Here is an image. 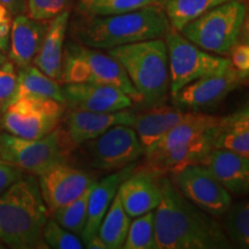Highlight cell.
<instances>
[{
    "mask_svg": "<svg viewBox=\"0 0 249 249\" xmlns=\"http://www.w3.org/2000/svg\"><path fill=\"white\" fill-rule=\"evenodd\" d=\"M161 197L154 213L157 249L233 248L223 227L193 204L167 176L158 177Z\"/></svg>",
    "mask_w": 249,
    "mask_h": 249,
    "instance_id": "6da1fadb",
    "label": "cell"
},
{
    "mask_svg": "<svg viewBox=\"0 0 249 249\" xmlns=\"http://www.w3.org/2000/svg\"><path fill=\"white\" fill-rule=\"evenodd\" d=\"M171 29L163 6L152 5L128 13L83 17L73 26L77 43L107 50L142 40L163 38Z\"/></svg>",
    "mask_w": 249,
    "mask_h": 249,
    "instance_id": "7a4b0ae2",
    "label": "cell"
},
{
    "mask_svg": "<svg viewBox=\"0 0 249 249\" xmlns=\"http://www.w3.org/2000/svg\"><path fill=\"white\" fill-rule=\"evenodd\" d=\"M49 210L35 177L23 176L0 195V240L17 249L45 248Z\"/></svg>",
    "mask_w": 249,
    "mask_h": 249,
    "instance_id": "3957f363",
    "label": "cell"
},
{
    "mask_svg": "<svg viewBox=\"0 0 249 249\" xmlns=\"http://www.w3.org/2000/svg\"><path fill=\"white\" fill-rule=\"evenodd\" d=\"M121 64L148 107L160 105L170 89L169 57L165 40H142L107 50Z\"/></svg>",
    "mask_w": 249,
    "mask_h": 249,
    "instance_id": "277c9868",
    "label": "cell"
},
{
    "mask_svg": "<svg viewBox=\"0 0 249 249\" xmlns=\"http://www.w3.org/2000/svg\"><path fill=\"white\" fill-rule=\"evenodd\" d=\"M62 83H92L117 87L133 102L142 103V97L134 88L121 64L110 54L75 42L64 46L61 74Z\"/></svg>",
    "mask_w": 249,
    "mask_h": 249,
    "instance_id": "5b68a950",
    "label": "cell"
},
{
    "mask_svg": "<svg viewBox=\"0 0 249 249\" xmlns=\"http://www.w3.org/2000/svg\"><path fill=\"white\" fill-rule=\"evenodd\" d=\"M75 148L66 129L60 127L35 140L0 134V158L33 176H39L54 165L67 161Z\"/></svg>",
    "mask_w": 249,
    "mask_h": 249,
    "instance_id": "8992f818",
    "label": "cell"
},
{
    "mask_svg": "<svg viewBox=\"0 0 249 249\" xmlns=\"http://www.w3.org/2000/svg\"><path fill=\"white\" fill-rule=\"evenodd\" d=\"M246 15L244 1L229 0L195 18L180 33L204 51L225 55L238 43Z\"/></svg>",
    "mask_w": 249,
    "mask_h": 249,
    "instance_id": "52a82bcc",
    "label": "cell"
},
{
    "mask_svg": "<svg viewBox=\"0 0 249 249\" xmlns=\"http://www.w3.org/2000/svg\"><path fill=\"white\" fill-rule=\"evenodd\" d=\"M164 40L169 57L171 95L200 77L224 73L233 67L229 58L204 51L179 31L170 29Z\"/></svg>",
    "mask_w": 249,
    "mask_h": 249,
    "instance_id": "ba28073f",
    "label": "cell"
},
{
    "mask_svg": "<svg viewBox=\"0 0 249 249\" xmlns=\"http://www.w3.org/2000/svg\"><path fill=\"white\" fill-rule=\"evenodd\" d=\"M65 107L50 98H15L0 118L1 126L8 134L18 138L42 139L57 128Z\"/></svg>",
    "mask_w": 249,
    "mask_h": 249,
    "instance_id": "9c48e42d",
    "label": "cell"
},
{
    "mask_svg": "<svg viewBox=\"0 0 249 249\" xmlns=\"http://www.w3.org/2000/svg\"><path fill=\"white\" fill-rule=\"evenodd\" d=\"M167 177L187 200L210 216H223L232 204V195L203 165H188Z\"/></svg>",
    "mask_w": 249,
    "mask_h": 249,
    "instance_id": "30bf717a",
    "label": "cell"
},
{
    "mask_svg": "<svg viewBox=\"0 0 249 249\" xmlns=\"http://www.w3.org/2000/svg\"><path fill=\"white\" fill-rule=\"evenodd\" d=\"M86 143L90 163L98 170H121L144 154L135 129L127 124H116Z\"/></svg>",
    "mask_w": 249,
    "mask_h": 249,
    "instance_id": "8fae6325",
    "label": "cell"
},
{
    "mask_svg": "<svg viewBox=\"0 0 249 249\" xmlns=\"http://www.w3.org/2000/svg\"><path fill=\"white\" fill-rule=\"evenodd\" d=\"M247 79L248 75L234 67L224 73L200 77L173 93V103L180 108L194 112L216 107Z\"/></svg>",
    "mask_w": 249,
    "mask_h": 249,
    "instance_id": "7c38bea8",
    "label": "cell"
},
{
    "mask_svg": "<svg viewBox=\"0 0 249 249\" xmlns=\"http://www.w3.org/2000/svg\"><path fill=\"white\" fill-rule=\"evenodd\" d=\"M38 177L40 194L49 213L76 200L96 182L91 173L71 166L67 161L54 165Z\"/></svg>",
    "mask_w": 249,
    "mask_h": 249,
    "instance_id": "4fadbf2b",
    "label": "cell"
},
{
    "mask_svg": "<svg viewBox=\"0 0 249 249\" xmlns=\"http://www.w3.org/2000/svg\"><path fill=\"white\" fill-rule=\"evenodd\" d=\"M62 92L66 107L71 110L90 112H116L129 108L133 99L113 86L92 83H64Z\"/></svg>",
    "mask_w": 249,
    "mask_h": 249,
    "instance_id": "5bb4252c",
    "label": "cell"
},
{
    "mask_svg": "<svg viewBox=\"0 0 249 249\" xmlns=\"http://www.w3.org/2000/svg\"><path fill=\"white\" fill-rule=\"evenodd\" d=\"M213 129L192 141L177 144L156 154L144 155V170L156 176H169L188 165L201 164L213 148Z\"/></svg>",
    "mask_w": 249,
    "mask_h": 249,
    "instance_id": "9a60e30c",
    "label": "cell"
},
{
    "mask_svg": "<svg viewBox=\"0 0 249 249\" xmlns=\"http://www.w3.org/2000/svg\"><path fill=\"white\" fill-rule=\"evenodd\" d=\"M135 112L124 108L116 112H90L73 110L67 116L66 132L73 144L77 145L96 139L116 124L133 126Z\"/></svg>",
    "mask_w": 249,
    "mask_h": 249,
    "instance_id": "2e32d148",
    "label": "cell"
},
{
    "mask_svg": "<svg viewBox=\"0 0 249 249\" xmlns=\"http://www.w3.org/2000/svg\"><path fill=\"white\" fill-rule=\"evenodd\" d=\"M158 177L149 171L138 170L120 183L117 194L129 217H139L158 207L161 197Z\"/></svg>",
    "mask_w": 249,
    "mask_h": 249,
    "instance_id": "e0dca14e",
    "label": "cell"
},
{
    "mask_svg": "<svg viewBox=\"0 0 249 249\" xmlns=\"http://www.w3.org/2000/svg\"><path fill=\"white\" fill-rule=\"evenodd\" d=\"M201 165L230 194L245 195L249 189V157L225 149L213 148Z\"/></svg>",
    "mask_w": 249,
    "mask_h": 249,
    "instance_id": "ac0fdd59",
    "label": "cell"
},
{
    "mask_svg": "<svg viewBox=\"0 0 249 249\" xmlns=\"http://www.w3.org/2000/svg\"><path fill=\"white\" fill-rule=\"evenodd\" d=\"M134 170H135V165L130 164L118 172L111 173L110 176L105 177L99 182L96 181L93 185L89 195L86 224L83 227L82 234H81L83 244L97 235L103 218L110 208V204L117 194L120 183L127 177H129Z\"/></svg>",
    "mask_w": 249,
    "mask_h": 249,
    "instance_id": "d6986e66",
    "label": "cell"
},
{
    "mask_svg": "<svg viewBox=\"0 0 249 249\" xmlns=\"http://www.w3.org/2000/svg\"><path fill=\"white\" fill-rule=\"evenodd\" d=\"M48 24L18 14L12 22L9 36V58L18 68L31 65L38 53Z\"/></svg>",
    "mask_w": 249,
    "mask_h": 249,
    "instance_id": "ffe728a7",
    "label": "cell"
},
{
    "mask_svg": "<svg viewBox=\"0 0 249 249\" xmlns=\"http://www.w3.org/2000/svg\"><path fill=\"white\" fill-rule=\"evenodd\" d=\"M194 111H183L180 107H149L148 111L136 114L133 126L138 134L140 142L144 150L173 127L188 118Z\"/></svg>",
    "mask_w": 249,
    "mask_h": 249,
    "instance_id": "44dd1931",
    "label": "cell"
},
{
    "mask_svg": "<svg viewBox=\"0 0 249 249\" xmlns=\"http://www.w3.org/2000/svg\"><path fill=\"white\" fill-rule=\"evenodd\" d=\"M70 22V11L62 12L52 18L34 64L43 73L53 80L60 79L65 38Z\"/></svg>",
    "mask_w": 249,
    "mask_h": 249,
    "instance_id": "7402d4cb",
    "label": "cell"
},
{
    "mask_svg": "<svg viewBox=\"0 0 249 249\" xmlns=\"http://www.w3.org/2000/svg\"><path fill=\"white\" fill-rule=\"evenodd\" d=\"M213 147L249 157V110L246 107L220 118L213 129Z\"/></svg>",
    "mask_w": 249,
    "mask_h": 249,
    "instance_id": "603a6c76",
    "label": "cell"
},
{
    "mask_svg": "<svg viewBox=\"0 0 249 249\" xmlns=\"http://www.w3.org/2000/svg\"><path fill=\"white\" fill-rule=\"evenodd\" d=\"M219 121L220 117L192 112L191 116L169 130L157 142H155L154 144L145 149L143 155H150L164 151L177 144H181V143L200 138V136L209 133L213 127L217 126Z\"/></svg>",
    "mask_w": 249,
    "mask_h": 249,
    "instance_id": "cb8c5ba5",
    "label": "cell"
},
{
    "mask_svg": "<svg viewBox=\"0 0 249 249\" xmlns=\"http://www.w3.org/2000/svg\"><path fill=\"white\" fill-rule=\"evenodd\" d=\"M18 97L50 98L66 105L62 87L57 82V80L51 79L36 66L31 65L20 68L18 74V89L15 98Z\"/></svg>",
    "mask_w": 249,
    "mask_h": 249,
    "instance_id": "d4e9b609",
    "label": "cell"
},
{
    "mask_svg": "<svg viewBox=\"0 0 249 249\" xmlns=\"http://www.w3.org/2000/svg\"><path fill=\"white\" fill-rule=\"evenodd\" d=\"M130 224V217L124 211L119 195L116 194L110 208L103 218L97 235L107 249L123 248Z\"/></svg>",
    "mask_w": 249,
    "mask_h": 249,
    "instance_id": "484cf974",
    "label": "cell"
},
{
    "mask_svg": "<svg viewBox=\"0 0 249 249\" xmlns=\"http://www.w3.org/2000/svg\"><path fill=\"white\" fill-rule=\"evenodd\" d=\"M225 1L229 0H165L163 8L171 29L180 33L195 18Z\"/></svg>",
    "mask_w": 249,
    "mask_h": 249,
    "instance_id": "4316f807",
    "label": "cell"
},
{
    "mask_svg": "<svg viewBox=\"0 0 249 249\" xmlns=\"http://www.w3.org/2000/svg\"><path fill=\"white\" fill-rule=\"evenodd\" d=\"M165 0H79L77 13L82 17H107L128 13L152 5L163 6Z\"/></svg>",
    "mask_w": 249,
    "mask_h": 249,
    "instance_id": "83f0119b",
    "label": "cell"
},
{
    "mask_svg": "<svg viewBox=\"0 0 249 249\" xmlns=\"http://www.w3.org/2000/svg\"><path fill=\"white\" fill-rule=\"evenodd\" d=\"M223 231L233 248L249 247V204L247 200L231 204L225 213Z\"/></svg>",
    "mask_w": 249,
    "mask_h": 249,
    "instance_id": "f1b7e54d",
    "label": "cell"
},
{
    "mask_svg": "<svg viewBox=\"0 0 249 249\" xmlns=\"http://www.w3.org/2000/svg\"><path fill=\"white\" fill-rule=\"evenodd\" d=\"M95 183L93 182L76 200L51 213L52 219H54L59 225L65 227L68 231L73 232L74 234H82L86 224L89 195Z\"/></svg>",
    "mask_w": 249,
    "mask_h": 249,
    "instance_id": "f546056e",
    "label": "cell"
},
{
    "mask_svg": "<svg viewBox=\"0 0 249 249\" xmlns=\"http://www.w3.org/2000/svg\"><path fill=\"white\" fill-rule=\"evenodd\" d=\"M154 211L134 218L129 224L124 249H157L155 240Z\"/></svg>",
    "mask_w": 249,
    "mask_h": 249,
    "instance_id": "4dcf8cb0",
    "label": "cell"
},
{
    "mask_svg": "<svg viewBox=\"0 0 249 249\" xmlns=\"http://www.w3.org/2000/svg\"><path fill=\"white\" fill-rule=\"evenodd\" d=\"M43 240L54 249H82V241L76 234L59 225L54 219H48L43 230Z\"/></svg>",
    "mask_w": 249,
    "mask_h": 249,
    "instance_id": "1f68e13d",
    "label": "cell"
},
{
    "mask_svg": "<svg viewBox=\"0 0 249 249\" xmlns=\"http://www.w3.org/2000/svg\"><path fill=\"white\" fill-rule=\"evenodd\" d=\"M71 1L73 0H26V9L30 18L45 22L62 12L70 11Z\"/></svg>",
    "mask_w": 249,
    "mask_h": 249,
    "instance_id": "d6a6232c",
    "label": "cell"
},
{
    "mask_svg": "<svg viewBox=\"0 0 249 249\" xmlns=\"http://www.w3.org/2000/svg\"><path fill=\"white\" fill-rule=\"evenodd\" d=\"M18 89V73L14 64L6 61L0 67V118L15 99Z\"/></svg>",
    "mask_w": 249,
    "mask_h": 249,
    "instance_id": "836d02e7",
    "label": "cell"
},
{
    "mask_svg": "<svg viewBox=\"0 0 249 249\" xmlns=\"http://www.w3.org/2000/svg\"><path fill=\"white\" fill-rule=\"evenodd\" d=\"M231 64L236 71H241L245 75L249 73V45L248 43H236L230 53Z\"/></svg>",
    "mask_w": 249,
    "mask_h": 249,
    "instance_id": "e575fe53",
    "label": "cell"
},
{
    "mask_svg": "<svg viewBox=\"0 0 249 249\" xmlns=\"http://www.w3.org/2000/svg\"><path fill=\"white\" fill-rule=\"evenodd\" d=\"M24 172L14 165L9 164L0 158V195L8 188L12 183L22 178Z\"/></svg>",
    "mask_w": 249,
    "mask_h": 249,
    "instance_id": "d590c367",
    "label": "cell"
},
{
    "mask_svg": "<svg viewBox=\"0 0 249 249\" xmlns=\"http://www.w3.org/2000/svg\"><path fill=\"white\" fill-rule=\"evenodd\" d=\"M13 14L8 11L7 7L0 4V51L5 52L9 46V36L13 22Z\"/></svg>",
    "mask_w": 249,
    "mask_h": 249,
    "instance_id": "8d00e7d4",
    "label": "cell"
},
{
    "mask_svg": "<svg viewBox=\"0 0 249 249\" xmlns=\"http://www.w3.org/2000/svg\"><path fill=\"white\" fill-rule=\"evenodd\" d=\"M0 4L8 8L12 14H21L26 9V0H0Z\"/></svg>",
    "mask_w": 249,
    "mask_h": 249,
    "instance_id": "74e56055",
    "label": "cell"
},
{
    "mask_svg": "<svg viewBox=\"0 0 249 249\" xmlns=\"http://www.w3.org/2000/svg\"><path fill=\"white\" fill-rule=\"evenodd\" d=\"M85 245H86V247L89 249H107L104 242L102 241V239L99 238L98 235L93 236V238L90 239V240L85 242Z\"/></svg>",
    "mask_w": 249,
    "mask_h": 249,
    "instance_id": "f35d334b",
    "label": "cell"
},
{
    "mask_svg": "<svg viewBox=\"0 0 249 249\" xmlns=\"http://www.w3.org/2000/svg\"><path fill=\"white\" fill-rule=\"evenodd\" d=\"M6 61H7V60H6V57H5L4 52H2V51H0V67H1L2 65L5 64Z\"/></svg>",
    "mask_w": 249,
    "mask_h": 249,
    "instance_id": "ab89813d",
    "label": "cell"
},
{
    "mask_svg": "<svg viewBox=\"0 0 249 249\" xmlns=\"http://www.w3.org/2000/svg\"><path fill=\"white\" fill-rule=\"evenodd\" d=\"M0 244H1V240H0ZM0 248H1V245H0Z\"/></svg>",
    "mask_w": 249,
    "mask_h": 249,
    "instance_id": "60d3db41",
    "label": "cell"
}]
</instances>
